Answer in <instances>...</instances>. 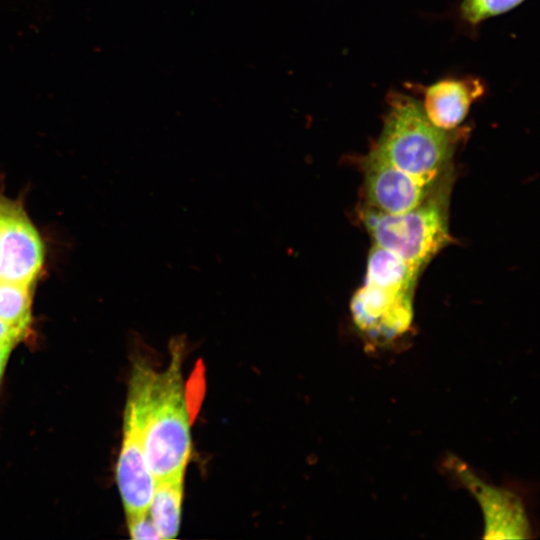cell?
<instances>
[{
    "mask_svg": "<svg viewBox=\"0 0 540 540\" xmlns=\"http://www.w3.org/2000/svg\"><path fill=\"white\" fill-rule=\"evenodd\" d=\"M184 340L171 342V360L154 371L148 390L143 441L148 467L156 480L182 477L191 451L190 412L182 383Z\"/></svg>",
    "mask_w": 540,
    "mask_h": 540,
    "instance_id": "obj_1",
    "label": "cell"
},
{
    "mask_svg": "<svg viewBox=\"0 0 540 540\" xmlns=\"http://www.w3.org/2000/svg\"><path fill=\"white\" fill-rule=\"evenodd\" d=\"M442 198L428 197L416 208L399 214L365 205L360 216L375 245L392 251L420 271L450 241Z\"/></svg>",
    "mask_w": 540,
    "mask_h": 540,
    "instance_id": "obj_3",
    "label": "cell"
},
{
    "mask_svg": "<svg viewBox=\"0 0 540 540\" xmlns=\"http://www.w3.org/2000/svg\"><path fill=\"white\" fill-rule=\"evenodd\" d=\"M43 244L21 205L0 194V280L30 286L43 264Z\"/></svg>",
    "mask_w": 540,
    "mask_h": 540,
    "instance_id": "obj_6",
    "label": "cell"
},
{
    "mask_svg": "<svg viewBox=\"0 0 540 540\" xmlns=\"http://www.w3.org/2000/svg\"><path fill=\"white\" fill-rule=\"evenodd\" d=\"M413 293L396 292L364 283L350 302L354 325L374 346L402 337L413 322Z\"/></svg>",
    "mask_w": 540,
    "mask_h": 540,
    "instance_id": "obj_5",
    "label": "cell"
},
{
    "mask_svg": "<svg viewBox=\"0 0 540 540\" xmlns=\"http://www.w3.org/2000/svg\"><path fill=\"white\" fill-rule=\"evenodd\" d=\"M419 270L400 256L374 245L367 260L365 283L384 289L413 293Z\"/></svg>",
    "mask_w": 540,
    "mask_h": 540,
    "instance_id": "obj_10",
    "label": "cell"
},
{
    "mask_svg": "<svg viewBox=\"0 0 540 540\" xmlns=\"http://www.w3.org/2000/svg\"><path fill=\"white\" fill-rule=\"evenodd\" d=\"M461 483L478 501L484 516V538L522 539L530 536V525L521 499L513 492L483 482L457 458L448 459Z\"/></svg>",
    "mask_w": 540,
    "mask_h": 540,
    "instance_id": "obj_7",
    "label": "cell"
},
{
    "mask_svg": "<svg viewBox=\"0 0 540 540\" xmlns=\"http://www.w3.org/2000/svg\"><path fill=\"white\" fill-rule=\"evenodd\" d=\"M390 100L373 149L400 170L434 184L451 154L449 131L434 126L416 99L397 94Z\"/></svg>",
    "mask_w": 540,
    "mask_h": 540,
    "instance_id": "obj_2",
    "label": "cell"
},
{
    "mask_svg": "<svg viewBox=\"0 0 540 540\" xmlns=\"http://www.w3.org/2000/svg\"><path fill=\"white\" fill-rule=\"evenodd\" d=\"M154 371L148 364L137 363L129 382L116 468L126 518L148 513L156 482L146 461L143 441L147 396Z\"/></svg>",
    "mask_w": 540,
    "mask_h": 540,
    "instance_id": "obj_4",
    "label": "cell"
},
{
    "mask_svg": "<svg viewBox=\"0 0 540 540\" xmlns=\"http://www.w3.org/2000/svg\"><path fill=\"white\" fill-rule=\"evenodd\" d=\"M363 164L366 205L384 213L399 214L416 208L429 197L433 184L400 170L374 149Z\"/></svg>",
    "mask_w": 540,
    "mask_h": 540,
    "instance_id": "obj_8",
    "label": "cell"
},
{
    "mask_svg": "<svg viewBox=\"0 0 540 540\" xmlns=\"http://www.w3.org/2000/svg\"><path fill=\"white\" fill-rule=\"evenodd\" d=\"M23 331L0 319V342L17 344L25 335Z\"/></svg>",
    "mask_w": 540,
    "mask_h": 540,
    "instance_id": "obj_15",
    "label": "cell"
},
{
    "mask_svg": "<svg viewBox=\"0 0 540 540\" xmlns=\"http://www.w3.org/2000/svg\"><path fill=\"white\" fill-rule=\"evenodd\" d=\"M16 344L10 342H0V381L3 376L10 353Z\"/></svg>",
    "mask_w": 540,
    "mask_h": 540,
    "instance_id": "obj_16",
    "label": "cell"
},
{
    "mask_svg": "<svg viewBox=\"0 0 540 540\" xmlns=\"http://www.w3.org/2000/svg\"><path fill=\"white\" fill-rule=\"evenodd\" d=\"M130 537L135 540H160L156 526L147 514L126 518Z\"/></svg>",
    "mask_w": 540,
    "mask_h": 540,
    "instance_id": "obj_14",
    "label": "cell"
},
{
    "mask_svg": "<svg viewBox=\"0 0 540 540\" xmlns=\"http://www.w3.org/2000/svg\"><path fill=\"white\" fill-rule=\"evenodd\" d=\"M483 93L484 85L478 78L449 77L428 86L421 105L434 126L451 131L463 122L472 103Z\"/></svg>",
    "mask_w": 540,
    "mask_h": 540,
    "instance_id": "obj_9",
    "label": "cell"
},
{
    "mask_svg": "<svg viewBox=\"0 0 540 540\" xmlns=\"http://www.w3.org/2000/svg\"><path fill=\"white\" fill-rule=\"evenodd\" d=\"M183 478L156 480L148 515L156 526L161 539L177 537L181 521Z\"/></svg>",
    "mask_w": 540,
    "mask_h": 540,
    "instance_id": "obj_11",
    "label": "cell"
},
{
    "mask_svg": "<svg viewBox=\"0 0 540 540\" xmlns=\"http://www.w3.org/2000/svg\"><path fill=\"white\" fill-rule=\"evenodd\" d=\"M0 319L27 333L31 321L28 285L0 280Z\"/></svg>",
    "mask_w": 540,
    "mask_h": 540,
    "instance_id": "obj_12",
    "label": "cell"
},
{
    "mask_svg": "<svg viewBox=\"0 0 540 540\" xmlns=\"http://www.w3.org/2000/svg\"><path fill=\"white\" fill-rule=\"evenodd\" d=\"M523 1L524 0H462L460 5V15L463 20L475 25L491 17L506 13L520 5Z\"/></svg>",
    "mask_w": 540,
    "mask_h": 540,
    "instance_id": "obj_13",
    "label": "cell"
}]
</instances>
